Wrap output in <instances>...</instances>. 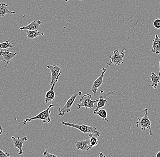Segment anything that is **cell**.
I'll use <instances>...</instances> for the list:
<instances>
[{
  "instance_id": "cell-1",
  "label": "cell",
  "mask_w": 160,
  "mask_h": 157,
  "mask_svg": "<svg viewBox=\"0 0 160 157\" xmlns=\"http://www.w3.org/2000/svg\"><path fill=\"white\" fill-rule=\"evenodd\" d=\"M53 107H54V105L52 104H51L48 107L43 111L41 112L39 114H38L37 115L33 117L25 119L23 122V125H26L27 124V123L32 121V120H42L43 122L44 123L50 122L51 119V117H50L51 111H50V110L51 108Z\"/></svg>"
},
{
  "instance_id": "cell-2",
  "label": "cell",
  "mask_w": 160,
  "mask_h": 157,
  "mask_svg": "<svg viewBox=\"0 0 160 157\" xmlns=\"http://www.w3.org/2000/svg\"><path fill=\"white\" fill-rule=\"evenodd\" d=\"M145 114L144 116L142 117L138 118V121L136 122L138 127H141L142 130H145L146 129L149 130L150 135L152 136V132L151 128V122L149 119L148 110L147 108L145 109Z\"/></svg>"
},
{
  "instance_id": "cell-3",
  "label": "cell",
  "mask_w": 160,
  "mask_h": 157,
  "mask_svg": "<svg viewBox=\"0 0 160 157\" xmlns=\"http://www.w3.org/2000/svg\"><path fill=\"white\" fill-rule=\"evenodd\" d=\"M92 95L89 94H86L83 96L80 99V104L77 105L78 110L82 107H85L86 109H92L95 107L94 103L98 101V98L95 101H92Z\"/></svg>"
},
{
  "instance_id": "cell-4",
  "label": "cell",
  "mask_w": 160,
  "mask_h": 157,
  "mask_svg": "<svg viewBox=\"0 0 160 157\" xmlns=\"http://www.w3.org/2000/svg\"><path fill=\"white\" fill-rule=\"evenodd\" d=\"M82 91H79L77 93L72 95L68 100L65 105L59 109V115L60 116H63L66 113H69L71 111V108L75 100L78 96H82Z\"/></svg>"
},
{
  "instance_id": "cell-5",
  "label": "cell",
  "mask_w": 160,
  "mask_h": 157,
  "mask_svg": "<svg viewBox=\"0 0 160 157\" xmlns=\"http://www.w3.org/2000/svg\"><path fill=\"white\" fill-rule=\"evenodd\" d=\"M124 56L125 54L123 53L120 52L118 50H115L109 56L110 62L106 63L107 66H109L112 64H113L115 66H119L121 64L123 63Z\"/></svg>"
},
{
  "instance_id": "cell-6",
  "label": "cell",
  "mask_w": 160,
  "mask_h": 157,
  "mask_svg": "<svg viewBox=\"0 0 160 157\" xmlns=\"http://www.w3.org/2000/svg\"><path fill=\"white\" fill-rule=\"evenodd\" d=\"M62 124L64 125L76 128V129L79 130L80 131L82 132V133H84V134L92 133L97 130V128L95 127L85 125H76V124H72V123L65 122L63 121H62Z\"/></svg>"
},
{
  "instance_id": "cell-7",
  "label": "cell",
  "mask_w": 160,
  "mask_h": 157,
  "mask_svg": "<svg viewBox=\"0 0 160 157\" xmlns=\"http://www.w3.org/2000/svg\"><path fill=\"white\" fill-rule=\"evenodd\" d=\"M18 53H17L11 52L8 50H6L5 51H0V56H2L3 58L1 62L5 63V67L8 66L9 63L11 62V61L12 60Z\"/></svg>"
},
{
  "instance_id": "cell-8",
  "label": "cell",
  "mask_w": 160,
  "mask_h": 157,
  "mask_svg": "<svg viewBox=\"0 0 160 157\" xmlns=\"http://www.w3.org/2000/svg\"><path fill=\"white\" fill-rule=\"evenodd\" d=\"M12 139L13 142L14 146L18 149V154L19 155H22L23 153L22 150L23 145L25 141H28V137L27 136H24L22 138H20L19 137L18 138H16L12 136Z\"/></svg>"
},
{
  "instance_id": "cell-9",
  "label": "cell",
  "mask_w": 160,
  "mask_h": 157,
  "mask_svg": "<svg viewBox=\"0 0 160 157\" xmlns=\"http://www.w3.org/2000/svg\"><path fill=\"white\" fill-rule=\"evenodd\" d=\"M106 71H107V69L105 68H102V73H101L100 76L98 78H97V80H96V81L94 82L93 84L92 87V91L94 95L97 92V91H98L99 87H100L102 84L104 76V74Z\"/></svg>"
},
{
  "instance_id": "cell-10",
  "label": "cell",
  "mask_w": 160,
  "mask_h": 157,
  "mask_svg": "<svg viewBox=\"0 0 160 157\" xmlns=\"http://www.w3.org/2000/svg\"><path fill=\"white\" fill-rule=\"evenodd\" d=\"M61 74V72H60L59 74L57 77L56 81L54 82L53 84L51 86V87L49 91H48L46 93V98H45V102H46V103H48L49 102H51L52 101L55 100V93L54 91V88L55 86H56L57 82L58 81L59 78Z\"/></svg>"
},
{
  "instance_id": "cell-11",
  "label": "cell",
  "mask_w": 160,
  "mask_h": 157,
  "mask_svg": "<svg viewBox=\"0 0 160 157\" xmlns=\"http://www.w3.org/2000/svg\"><path fill=\"white\" fill-rule=\"evenodd\" d=\"M76 150L75 151L77 150H81L82 151L84 152L85 151H89L92 147L90 145L89 140H85L76 141Z\"/></svg>"
},
{
  "instance_id": "cell-12",
  "label": "cell",
  "mask_w": 160,
  "mask_h": 157,
  "mask_svg": "<svg viewBox=\"0 0 160 157\" xmlns=\"http://www.w3.org/2000/svg\"><path fill=\"white\" fill-rule=\"evenodd\" d=\"M47 68L49 69L52 75V81L50 83V86H52L59 74L61 68L57 66H47Z\"/></svg>"
},
{
  "instance_id": "cell-13",
  "label": "cell",
  "mask_w": 160,
  "mask_h": 157,
  "mask_svg": "<svg viewBox=\"0 0 160 157\" xmlns=\"http://www.w3.org/2000/svg\"><path fill=\"white\" fill-rule=\"evenodd\" d=\"M42 22L40 20L36 22L35 21H32L29 24L27 25L25 27H21L19 28L20 30H27L29 31H34L38 30L40 26L42 24Z\"/></svg>"
},
{
  "instance_id": "cell-14",
  "label": "cell",
  "mask_w": 160,
  "mask_h": 157,
  "mask_svg": "<svg viewBox=\"0 0 160 157\" xmlns=\"http://www.w3.org/2000/svg\"><path fill=\"white\" fill-rule=\"evenodd\" d=\"M151 52L158 55L160 53V38L156 35L155 39L152 41V50Z\"/></svg>"
},
{
  "instance_id": "cell-15",
  "label": "cell",
  "mask_w": 160,
  "mask_h": 157,
  "mask_svg": "<svg viewBox=\"0 0 160 157\" xmlns=\"http://www.w3.org/2000/svg\"><path fill=\"white\" fill-rule=\"evenodd\" d=\"M100 135V133L96 130L94 132L89 134V137H90V143L91 147H94L98 145V138Z\"/></svg>"
},
{
  "instance_id": "cell-16",
  "label": "cell",
  "mask_w": 160,
  "mask_h": 157,
  "mask_svg": "<svg viewBox=\"0 0 160 157\" xmlns=\"http://www.w3.org/2000/svg\"><path fill=\"white\" fill-rule=\"evenodd\" d=\"M112 91L110 92L107 95H105L104 96H101L98 98V105L95 107V109L93 110V112H97L98 110H99L101 108L103 107L106 105V103L108 102V101L105 100V98L107 97L108 96L113 93Z\"/></svg>"
},
{
  "instance_id": "cell-17",
  "label": "cell",
  "mask_w": 160,
  "mask_h": 157,
  "mask_svg": "<svg viewBox=\"0 0 160 157\" xmlns=\"http://www.w3.org/2000/svg\"><path fill=\"white\" fill-rule=\"evenodd\" d=\"M9 6L3 3L0 4V17H3L7 14H15L16 12H12L9 10Z\"/></svg>"
},
{
  "instance_id": "cell-18",
  "label": "cell",
  "mask_w": 160,
  "mask_h": 157,
  "mask_svg": "<svg viewBox=\"0 0 160 157\" xmlns=\"http://www.w3.org/2000/svg\"><path fill=\"white\" fill-rule=\"evenodd\" d=\"M150 78L152 80L151 86L154 89H157V87L160 82V77L157 76L154 72H152L150 76Z\"/></svg>"
},
{
  "instance_id": "cell-19",
  "label": "cell",
  "mask_w": 160,
  "mask_h": 157,
  "mask_svg": "<svg viewBox=\"0 0 160 157\" xmlns=\"http://www.w3.org/2000/svg\"><path fill=\"white\" fill-rule=\"evenodd\" d=\"M27 37L28 39H34L37 37L40 36H44L43 33H41L39 32L38 30H34V31H29L27 30Z\"/></svg>"
},
{
  "instance_id": "cell-20",
  "label": "cell",
  "mask_w": 160,
  "mask_h": 157,
  "mask_svg": "<svg viewBox=\"0 0 160 157\" xmlns=\"http://www.w3.org/2000/svg\"><path fill=\"white\" fill-rule=\"evenodd\" d=\"M93 113L95 115L99 116L100 117L102 118L106 121L108 122V114H107V111L105 109H99L97 112H94Z\"/></svg>"
},
{
  "instance_id": "cell-21",
  "label": "cell",
  "mask_w": 160,
  "mask_h": 157,
  "mask_svg": "<svg viewBox=\"0 0 160 157\" xmlns=\"http://www.w3.org/2000/svg\"><path fill=\"white\" fill-rule=\"evenodd\" d=\"M14 43H10V39L4 42L0 43V49H8L9 48H13L12 45H13Z\"/></svg>"
},
{
  "instance_id": "cell-22",
  "label": "cell",
  "mask_w": 160,
  "mask_h": 157,
  "mask_svg": "<svg viewBox=\"0 0 160 157\" xmlns=\"http://www.w3.org/2000/svg\"><path fill=\"white\" fill-rule=\"evenodd\" d=\"M154 27L157 29H160V19L158 18L155 20L153 23Z\"/></svg>"
},
{
  "instance_id": "cell-23",
  "label": "cell",
  "mask_w": 160,
  "mask_h": 157,
  "mask_svg": "<svg viewBox=\"0 0 160 157\" xmlns=\"http://www.w3.org/2000/svg\"><path fill=\"white\" fill-rule=\"evenodd\" d=\"M43 155L45 157H58L57 156L53 155V154H51L48 152V150H47V148H46L45 151L43 153Z\"/></svg>"
},
{
  "instance_id": "cell-24",
  "label": "cell",
  "mask_w": 160,
  "mask_h": 157,
  "mask_svg": "<svg viewBox=\"0 0 160 157\" xmlns=\"http://www.w3.org/2000/svg\"><path fill=\"white\" fill-rule=\"evenodd\" d=\"M0 157H11L9 154L5 152L2 150H0Z\"/></svg>"
},
{
  "instance_id": "cell-25",
  "label": "cell",
  "mask_w": 160,
  "mask_h": 157,
  "mask_svg": "<svg viewBox=\"0 0 160 157\" xmlns=\"http://www.w3.org/2000/svg\"><path fill=\"white\" fill-rule=\"evenodd\" d=\"M99 157H107L104 155L103 154L102 152L99 153Z\"/></svg>"
},
{
  "instance_id": "cell-26",
  "label": "cell",
  "mask_w": 160,
  "mask_h": 157,
  "mask_svg": "<svg viewBox=\"0 0 160 157\" xmlns=\"http://www.w3.org/2000/svg\"><path fill=\"white\" fill-rule=\"evenodd\" d=\"M3 133V129L2 127L0 125V135H2Z\"/></svg>"
},
{
  "instance_id": "cell-27",
  "label": "cell",
  "mask_w": 160,
  "mask_h": 157,
  "mask_svg": "<svg viewBox=\"0 0 160 157\" xmlns=\"http://www.w3.org/2000/svg\"><path fill=\"white\" fill-rule=\"evenodd\" d=\"M156 157H160V150L157 153V155H156Z\"/></svg>"
},
{
  "instance_id": "cell-28",
  "label": "cell",
  "mask_w": 160,
  "mask_h": 157,
  "mask_svg": "<svg viewBox=\"0 0 160 157\" xmlns=\"http://www.w3.org/2000/svg\"><path fill=\"white\" fill-rule=\"evenodd\" d=\"M159 66H160V71H159V73L158 76L160 77V60L159 61Z\"/></svg>"
},
{
  "instance_id": "cell-29",
  "label": "cell",
  "mask_w": 160,
  "mask_h": 157,
  "mask_svg": "<svg viewBox=\"0 0 160 157\" xmlns=\"http://www.w3.org/2000/svg\"><path fill=\"white\" fill-rule=\"evenodd\" d=\"M69 0H67V1H66V2H68V1ZM79 1H82V0H79Z\"/></svg>"
},
{
  "instance_id": "cell-30",
  "label": "cell",
  "mask_w": 160,
  "mask_h": 157,
  "mask_svg": "<svg viewBox=\"0 0 160 157\" xmlns=\"http://www.w3.org/2000/svg\"><path fill=\"white\" fill-rule=\"evenodd\" d=\"M66 1H67V0H65V2H66Z\"/></svg>"
},
{
  "instance_id": "cell-31",
  "label": "cell",
  "mask_w": 160,
  "mask_h": 157,
  "mask_svg": "<svg viewBox=\"0 0 160 157\" xmlns=\"http://www.w3.org/2000/svg\"><path fill=\"white\" fill-rule=\"evenodd\" d=\"M42 157H44V156Z\"/></svg>"
}]
</instances>
